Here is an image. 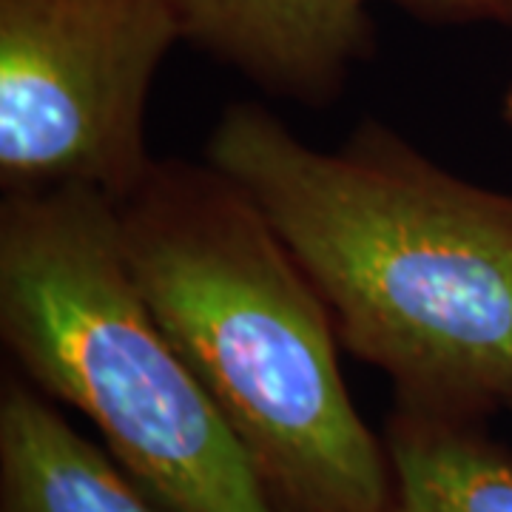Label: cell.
<instances>
[{"label":"cell","mask_w":512,"mask_h":512,"mask_svg":"<svg viewBox=\"0 0 512 512\" xmlns=\"http://www.w3.org/2000/svg\"><path fill=\"white\" fill-rule=\"evenodd\" d=\"M384 444L393 512H512V453L484 421L393 407Z\"/></svg>","instance_id":"7"},{"label":"cell","mask_w":512,"mask_h":512,"mask_svg":"<svg viewBox=\"0 0 512 512\" xmlns=\"http://www.w3.org/2000/svg\"><path fill=\"white\" fill-rule=\"evenodd\" d=\"M416 20L433 26L490 23L512 29V0H387Z\"/></svg>","instance_id":"8"},{"label":"cell","mask_w":512,"mask_h":512,"mask_svg":"<svg viewBox=\"0 0 512 512\" xmlns=\"http://www.w3.org/2000/svg\"><path fill=\"white\" fill-rule=\"evenodd\" d=\"M510 410H512V402H510Z\"/></svg>","instance_id":"10"},{"label":"cell","mask_w":512,"mask_h":512,"mask_svg":"<svg viewBox=\"0 0 512 512\" xmlns=\"http://www.w3.org/2000/svg\"><path fill=\"white\" fill-rule=\"evenodd\" d=\"M205 160L254 200L396 407L487 421L512 402V191L453 174L365 117L333 151L231 103Z\"/></svg>","instance_id":"1"},{"label":"cell","mask_w":512,"mask_h":512,"mask_svg":"<svg viewBox=\"0 0 512 512\" xmlns=\"http://www.w3.org/2000/svg\"><path fill=\"white\" fill-rule=\"evenodd\" d=\"M0 339L20 376L92 421L171 512H276L123 254L114 200L60 185L0 202Z\"/></svg>","instance_id":"3"},{"label":"cell","mask_w":512,"mask_h":512,"mask_svg":"<svg viewBox=\"0 0 512 512\" xmlns=\"http://www.w3.org/2000/svg\"><path fill=\"white\" fill-rule=\"evenodd\" d=\"M501 120L512 128V83L507 86L504 97H501Z\"/></svg>","instance_id":"9"},{"label":"cell","mask_w":512,"mask_h":512,"mask_svg":"<svg viewBox=\"0 0 512 512\" xmlns=\"http://www.w3.org/2000/svg\"><path fill=\"white\" fill-rule=\"evenodd\" d=\"M177 43L168 0H0L3 194L123 200L154 163L148 100Z\"/></svg>","instance_id":"4"},{"label":"cell","mask_w":512,"mask_h":512,"mask_svg":"<svg viewBox=\"0 0 512 512\" xmlns=\"http://www.w3.org/2000/svg\"><path fill=\"white\" fill-rule=\"evenodd\" d=\"M128 268L276 512H393V467L339 367L328 305L220 168L154 160L114 200Z\"/></svg>","instance_id":"2"},{"label":"cell","mask_w":512,"mask_h":512,"mask_svg":"<svg viewBox=\"0 0 512 512\" xmlns=\"http://www.w3.org/2000/svg\"><path fill=\"white\" fill-rule=\"evenodd\" d=\"M180 43L299 106L336 103L376 49L373 0H168Z\"/></svg>","instance_id":"5"},{"label":"cell","mask_w":512,"mask_h":512,"mask_svg":"<svg viewBox=\"0 0 512 512\" xmlns=\"http://www.w3.org/2000/svg\"><path fill=\"white\" fill-rule=\"evenodd\" d=\"M0 512H171L20 373L0 387Z\"/></svg>","instance_id":"6"}]
</instances>
